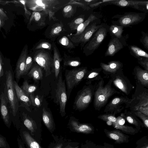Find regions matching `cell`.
Wrapping results in <instances>:
<instances>
[{"instance_id": "6da1fadb", "label": "cell", "mask_w": 148, "mask_h": 148, "mask_svg": "<svg viewBox=\"0 0 148 148\" xmlns=\"http://www.w3.org/2000/svg\"><path fill=\"white\" fill-rule=\"evenodd\" d=\"M69 0H25L27 7L34 11L42 12L48 16L49 21L58 20L55 14L60 9L68 5Z\"/></svg>"}, {"instance_id": "7a4b0ae2", "label": "cell", "mask_w": 148, "mask_h": 148, "mask_svg": "<svg viewBox=\"0 0 148 148\" xmlns=\"http://www.w3.org/2000/svg\"><path fill=\"white\" fill-rule=\"evenodd\" d=\"M5 74L4 89L8 99L11 114L15 116L20 107L14 85V73L11 66H4Z\"/></svg>"}, {"instance_id": "3957f363", "label": "cell", "mask_w": 148, "mask_h": 148, "mask_svg": "<svg viewBox=\"0 0 148 148\" xmlns=\"http://www.w3.org/2000/svg\"><path fill=\"white\" fill-rule=\"evenodd\" d=\"M112 83L110 79L107 84L104 86V81L102 79L95 86L94 105L96 110H100L101 108L106 105L109 99L114 94H120V92L112 87Z\"/></svg>"}, {"instance_id": "277c9868", "label": "cell", "mask_w": 148, "mask_h": 148, "mask_svg": "<svg viewBox=\"0 0 148 148\" xmlns=\"http://www.w3.org/2000/svg\"><path fill=\"white\" fill-rule=\"evenodd\" d=\"M136 86L131 101L125 107L131 111H137L141 107L148 106V89L137 82Z\"/></svg>"}, {"instance_id": "5b68a950", "label": "cell", "mask_w": 148, "mask_h": 148, "mask_svg": "<svg viewBox=\"0 0 148 148\" xmlns=\"http://www.w3.org/2000/svg\"><path fill=\"white\" fill-rule=\"evenodd\" d=\"M109 26L104 23L84 46L83 53L86 56L91 55L98 49L107 36Z\"/></svg>"}, {"instance_id": "8992f818", "label": "cell", "mask_w": 148, "mask_h": 148, "mask_svg": "<svg viewBox=\"0 0 148 148\" xmlns=\"http://www.w3.org/2000/svg\"><path fill=\"white\" fill-rule=\"evenodd\" d=\"M104 23H101L99 18L91 23L80 34L77 35L71 34L68 35L67 36L73 42L80 43L82 47H84Z\"/></svg>"}, {"instance_id": "52a82bcc", "label": "cell", "mask_w": 148, "mask_h": 148, "mask_svg": "<svg viewBox=\"0 0 148 148\" xmlns=\"http://www.w3.org/2000/svg\"><path fill=\"white\" fill-rule=\"evenodd\" d=\"M146 16L145 12H125L122 15H117L113 17L118 19L112 22L113 25L126 27L139 23L143 21Z\"/></svg>"}, {"instance_id": "ba28073f", "label": "cell", "mask_w": 148, "mask_h": 148, "mask_svg": "<svg viewBox=\"0 0 148 148\" xmlns=\"http://www.w3.org/2000/svg\"><path fill=\"white\" fill-rule=\"evenodd\" d=\"M33 58L38 65L43 69L46 77L51 74V70H53V59L48 52L43 49L38 50L35 52Z\"/></svg>"}, {"instance_id": "9c48e42d", "label": "cell", "mask_w": 148, "mask_h": 148, "mask_svg": "<svg viewBox=\"0 0 148 148\" xmlns=\"http://www.w3.org/2000/svg\"><path fill=\"white\" fill-rule=\"evenodd\" d=\"M5 75L0 85V111L2 118L9 128L11 125V114L8 101L4 89Z\"/></svg>"}, {"instance_id": "30bf717a", "label": "cell", "mask_w": 148, "mask_h": 148, "mask_svg": "<svg viewBox=\"0 0 148 148\" xmlns=\"http://www.w3.org/2000/svg\"><path fill=\"white\" fill-rule=\"evenodd\" d=\"M110 75L112 82L116 87L127 95L130 93L134 86L123 74V69Z\"/></svg>"}, {"instance_id": "8fae6325", "label": "cell", "mask_w": 148, "mask_h": 148, "mask_svg": "<svg viewBox=\"0 0 148 148\" xmlns=\"http://www.w3.org/2000/svg\"><path fill=\"white\" fill-rule=\"evenodd\" d=\"M131 100V98L123 96L115 97L107 105L104 112L114 115L120 112L124 109V106H126Z\"/></svg>"}, {"instance_id": "7c38bea8", "label": "cell", "mask_w": 148, "mask_h": 148, "mask_svg": "<svg viewBox=\"0 0 148 148\" xmlns=\"http://www.w3.org/2000/svg\"><path fill=\"white\" fill-rule=\"evenodd\" d=\"M86 67L70 70L65 75L68 90L72 89L82 79L87 72Z\"/></svg>"}, {"instance_id": "4fadbf2b", "label": "cell", "mask_w": 148, "mask_h": 148, "mask_svg": "<svg viewBox=\"0 0 148 148\" xmlns=\"http://www.w3.org/2000/svg\"><path fill=\"white\" fill-rule=\"evenodd\" d=\"M56 96L57 101L60 105V112L63 116L65 114V107L67 101L66 89L64 81L60 75L57 83L56 90Z\"/></svg>"}, {"instance_id": "5bb4252c", "label": "cell", "mask_w": 148, "mask_h": 148, "mask_svg": "<svg viewBox=\"0 0 148 148\" xmlns=\"http://www.w3.org/2000/svg\"><path fill=\"white\" fill-rule=\"evenodd\" d=\"M95 87V86L87 87L81 92L76 101L77 108L83 109L88 105L94 95Z\"/></svg>"}, {"instance_id": "9a60e30c", "label": "cell", "mask_w": 148, "mask_h": 148, "mask_svg": "<svg viewBox=\"0 0 148 148\" xmlns=\"http://www.w3.org/2000/svg\"><path fill=\"white\" fill-rule=\"evenodd\" d=\"M126 45L127 44L124 37L120 39L111 37L105 53V56H113Z\"/></svg>"}, {"instance_id": "2e32d148", "label": "cell", "mask_w": 148, "mask_h": 148, "mask_svg": "<svg viewBox=\"0 0 148 148\" xmlns=\"http://www.w3.org/2000/svg\"><path fill=\"white\" fill-rule=\"evenodd\" d=\"M102 5H114L121 7H130L136 10L142 11L140 6H145L148 10V1L132 0H112Z\"/></svg>"}, {"instance_id": "e0dca14e", "label": "cell", "mask_w": 148, "mask_h": 148, "mask_svg": "<svg viewBox=\"0 0 148 148\" xmlns=\"http://www.w3.org/2000/svg\"><path fill=\"white\" fill-rule=\"evenodd\" d=\"M68 126L71 132L86 134L94 133L95 129L92 125L88 123H81L75 120L71 121Z\"/></svg>"}, {"instance_id": "ac0fdd59", "label": "cell", "mask_w": 148, "mask_h": 148, "mask_svg": "<svg viewBox=\"0 0 148 148\" xmlns=\"http://www.w3.org/2000/svg\"><path fill=\"white\" fill-rule=\"evenodd\" d=\"M27 51L28 46L26 45L23 48L16 64L14 76L16 79V82L18 84L21 77L23 75Z\"/></svg>"}, {"instance_id": "d6986e66", "label": "cell", "mask_w": 148, "mask_h": 148, "mask_svg": "<svg viewBox=\"0 0 148 148\" xmlns=\"http://www.w3.org/2000/svg\"><path fill=\"white\" fill-rule=\"evenodd\" d=\"M104 131L107 136L114 140L115 144H121L127 143L129 141V136L120 130H109L105 129Z\"/></svg>"}, {"instance_id": "ffe728a7", "label": "cell", "mask_w": 148, "mask_h": 148, "mask_svg": "<svg viewBox=\"0 0 148 148\" xmlns=\"http://www.w3.org/2000/svg\"><path fill=\"white\" fill-rule=\"evenodd\" d=\"M100 65L104 73L110 75L116 73L123 67V63L118 61H111L108 64L101 62Z\"/></svg>"}, {"instance_id": "44dd1931", "label": "cell", "mask_w": 148, "mask_h": 148, "mask_svg": "<svg viewBox=\"0 0 148 148\" xmlns=\"http://www.w3.org/2000/svg\"><path fill=\"white\" fill-rule=\"evenodd\" d=\"M134 73L136 82L148 88V71L137 66L134 68Z\"/></svg>"}, {"instance_id": "7402d4cb", "label": "cell", "mask_w": 148, "mask_h": 148, "mask_svg": "<svg viewBox=\"0 0 148 148\" xmlns=\"http://www.w3.org/2000/svg\"><path fill=\"white\" fill-rule=\"evenodd\" d=\"M14 85L17 97L21 105L29 106L31 103L29 95L23 90L16 81L14 80Z\"/></svg>"}, {"instance_id": "603a6c76", "label": "cell", "mask_w": 148, "mask_h": 148, "mask_svg": "<svg viewBox=\"0 0 148 148\" xmlns=\"http://www.w3.org/2000/svg\"><path fill=\"white\" fill-rule=\"evenodd\" d=\"M121 116L125 118L130 123L134 125L136 128L139 131L141 127H144L143 123L134 114L132 111H127L126 110Z\"/></svg>"}, {"instance_id": "cb8c5ba5", "label": "cell", "mask_w": 148, "mask_h": 148, "mask_svg": "<svg viewBox=\"0 0 148 148\" xmlns=\"http://www.w3.org/2000/svg\"><path fill=\"white\" fill-rule=\"evenodd\" d=\"M23 143L27 148H42L39 143L33 137L29 132L26 130H23L22 132Z\"/></svg>"}, {"instance_id": "d4e9b609", "label": "cell", "mask_w": 148, "mask_h": 148, "mask_svg": "<svg viewBox=\"0 0 148 148\" xmlns=\"http://www.w3.org/2000/svg\"><path fill=\"white\" fill-rule=\"evenodd\" d=\"M42 119L47 128L51 133H52L56 129L55 124L52 115L45 108L42 109Z\"/></svg>"}, {"instance_id": "484cf974", "label": "cell", "mask_w": 148, "mask_h": 148, "mask_svg": "<svg viewBox=\"0 0 148 148\" xmlns=\"http://www.w3.org/2000/svg\"><path fill=\"white\" fill-rule=\"evenodd\" d=\"M53 53V68L55 75L57 78L60 72V63L61 61L59 51L55 43L53 42L52 44Z\"/></svg>"}, {"instance_id": "4316f807", "label": "cell", "mask_w": 148, "mask_h": 148, "mask_svg": "<svg viewBox=\"0 0 148 148\" xmlns=\"http://www.w3.org/2000/svg\"><path fill=\"white\" fill-rule=\"evenodd\" d=\"M54 140L51 143L47 148H64L71 140L66 139L63 137H59L52 135Z\"/></svg>"}, {"instance_id": "83f0119b", "label": "cell", "mask_w": 148, "mask_h": 148, "mask_svg": "<svg viewBox=\"0 0 148 148\" xmlns=\"http://www.w3.org/2000/svg\"><path fill=\"white\" fill-rule=\"evenodd\" d=\"M43 73L42 68L39 66L36 65L32 68L27 74V75L34 80L37 81L42 79Z\"/></svg>"}, {"instance_id": "f1b7e54d", "label": "cell", "mask_w": 148, "mask_h": 148, "mask_svg": "<svg viewBox=\"0 0 148 148\" xmlns=\"http://www.w3.org/2000/svg\"><path fill=\"white\" fill-rule=\"evenodd\" d=\"M112 125L115 128L126 134L134 135L139 132L136 128L132 126L124 125V124H119L115 122L112 123Z\"/></svg>"}, {"instance_id": "f546056e", "label": "cell", "mask_w": 148, "mask_h": 148, "mask_svg": "<svg viewBox=\"0 0 148 148\" xmlns=\"http://www.w3.org/2000/svg\"><path fill=\"white\" fill-rule=\"evenodd\" d=\"M130 54L137 59L141 57L148 58V54L144 51L135 45L128 46Z\"/></svg>"}, {"instance_id": "4dcf8cb0", "label": "cell", "mask_w": 148, "mask_h": 148, "mask_svg": "<svg viewBox=\"0 0 148 148\" xmlns=\"http://www.w3.org/2000/svg\"><path fill=\"white\" fill-rule=\"evenodd\" d=\"M45 15H46L42 12L34 11L30 17L29 23L34 21L39 26L45 25Z\"/></svg>"}, {"instance_id": "1f68e13d", "label": "cell", "mask_w": 148, "mask_h": 148, "mask_svg": "<svg viewBox=\"0 0 148 148\" xmlns=\"http://www.w3.org/2000/svg\"><path fill=\"white\" fill-rule=\"evenodd\" d=\"M98 19L99 18L93 14H91L86 21L78 27L76 29V32L73 35H77L80 34L91 23Z\"/></svg>"}, {"instance_id": "d6a6232c", "label": "cell", "mask_w": 148, "mask_h": 148, "mask_svg": "<svg viewBox=\"0 0 148 148\" xmlns=\"http://www.w3.org/2000/svg\"><path fill=\"white\" fill-rule=\"evenodd\" d=\"M123 28L122 26L112 24L109 26L108 32L111 37L120 39L123 37L122 36Z\"/></svg>"}, {"instance_id": "836d02e7", "label": "cell", "mask_w": 148, "mask_h": 148, "mask_svg": "<svg viewBox=\"0 0 148 148\" xmlns=\"http://www.w3.org/2000/svg\"><path fill=\"white\" fill-rule=\"evenodd\" d=\"M63 24L62 22L57 23L52 27L50 32V37H54L59 35L64 30Z\"/></svg>"}, {"instance_id": "e575fe53", "label": "cell", "mask_w": 148, "mask_h": 148, "mask_svg": "<svg viewBox=\"0 0 148 148\" xmlns=\"http://www.w3.org/2000/svg\"><path fill=\"white\" fill-rule=\"evenodd\" d=\"M102 70L101 67L92 69L89 73L87 78L90 81L101 79H102L100 74Z\"/></svg>"}, {"instance_id": "d590c367", "label": "cell", "mask_w": 148, "mask_h": 148, "mask_svg": "<svg viewBox=\"0 0 148 148\" xmlns=\"http://www.w3.org/2000/svg\"><path fill=\"white\" fill-rule=\"evenodd\" d=\"M84 15H81L68 23V25L71 30H76L78 27L84 21Z\"/></svg>"}, {"instance_id": "8d00e7d4", "label": "cell", "mask_w": 148, "mask_h": 148, "mask_svg": "<svg viewBox=\"0 0 148 148\" xmlns=\"http://www.w3.org/2000/svg\"><path fill=\"white\" fill-rule=\"evenodd\" d=\"M21 88L25 92L29 95L32 93L37 88L36 86L29 84L27 80L23 82Z\"/></svg>"}, {"instance_id": "74e56055", "label": "cell", "mask_w": 148, "mask_h": 148, "mask_svg": "<svg viewBox=\"0 0 148 148\" xmlns=\"http://www.w3.org/2000/svg\"><path fill=\"white\" fill-rule=\"evenodd\" d=\"M63 16L69 18L73 16L75 12L73 5H68L64 7L62 10Z\"/></svg>"}, {"instance_id": "f35d334b", "label": "cell", "mask_w": 148, "mask_h": 148, "mask_svg": "<svg viewBox=\"0 0 148 148\" xmlns=\"http://www.w3.org/2000/svg\"><path fill=\"white\" fill-rule=\"evenodd\" d=\"M59 43L66 48L72 49L75 48L74 45L66 36H64L59 40Z\"/></svg>"}, {"instance_id": "ab89813d", "label": "cell", "mask_w": 148, "mask_h": 148, "mask_svg": "<svg viewBox=\"0 0 148 148\" xmlns=\"http://www.w3.org/2000/svg\"><path fill=\"white\" fill-rule=\"evenodd\" d=\"M98 118L106 121V123L115 122L116 120L114 115L109 113L100 115L98 116Z\"/></svg>"}, {"instance_id": "60d3db41", "label": "cell", "mask_w": 148, "mask_h": 148, "mask_svg": "<svg viewBox=\"0 0 148 148\" xmlns=\"http://www.w3.org/2000/svg\"><path fill=\"white\" fill-rule=\"evenodd\" d=\"M135 148H148V136H144L138 140Z\"/></svg>"}, {"instance_id": "b9f144b4", "label": "cell", "mask_w": 148, "mask_h": 148, "mask_svg": "<svg viewBox=\"0 0 148 148\" xmlns=\"http://www.w3.org/2000/svg\"><path fill=\"white\" fill-rule=\"evenodd\" d=\"M132 111L136 116L139 117L142 120L144 127L148 129V116L138 111Z\"/></svg>"}, {"instance_id": "7bdbcfd3", "label": "cell", "mask_w": 148, "mask_h": 148, "mask_svg": "<svg viewBox=\"0 0 148 148\" xmlns=\"http://www.w3.org/2000/svg\"><path fill=\"white\" fill-rule=\"evenodd\" d=\"M68 5H76L78 7H80L85 10H88L90 9L89 6L87 5L83 2H80L79 0H69Z\"/></svg>"}, {"instance_id": "ee69618b", "label": "cell", "mask_w": 148, "mask_h": 148, "mask_svg": "<svg viewBox=\"0 0 148 148\" xmlns=\"http://www.w3.org/2000/svg\"><path fill=\"white\" fill-rule=\"evenodd\" d=\"M31 104L34 106L38 107L41 105V100L38 95L34 96L32 93L30 95Z\"/></svg>"}, {"instance_id": "f6af8a7d", "label": "cell", "mask_w": 148, "mask_h": 148, "mask_svg": "<svg viewBox=\"0 0 148 148\" xmlns=\"http://www.w3.org/2000/svg\"><path fill=\"white\" fill-rule=\"evenodd\" d=\"M142 34L140 39V41L144 47L147 50H148V34L144 31L141 32Z\"/></svg>"}, {"instance_id": "bcb514c9", "label": "cell", "mask_w": 148, "mask_h": 148, "mask_svg": "<svg viewBox=\"0 0 148 148\" xmlns=\"http://www.w3.org/2000/svg\"><path fill=\"white\" fill-rule=\"evenodd\" d=\"M32 57L30 56L27 57L23 75H26L28 73L29 70L32 66Z\"/></svg>"}, {"instance_id": "7dc6e473", "label": "cell", "mask_w": 148, "mask_h": 148, "mask_svg": "<svg viewBox=\"0 0 148 148\" xmlns=\"http://www.w3.org/2000/svg\"><path fill=\"white\" fill-rule=\"evenodd\" d=\"M80 148H103V146L97 145L91 141L87 140L85 143L81 144Z\"/></svg>"}, {"instance_id": "c3c4849f", "label": "cell", "mask_w": 148, "mask_h": 148, "mask_svg": "<svg viewBox=\"0 0 148 148\" xmlns=\"http://www.w3.org/2000/svg\"><path fill=\"white\" fill-rule=\"evenodd\" d=\"M52 47V45L48 42H42L38 44L35 48L36 50L46 49L50 50Z\"/></svg>"}, {"instance_id": "681fc988", "label": "cell", "mask_w": 148, "mask_h": 148, "mask_svg": "<svg viewBox=\"0 0 148 148\" xmlns=\"http://www.w3.org/2000/svg\"><path fill=\"white\" fill-rule=\"evenodd\" d=\"M81 64V62L79 61L74 60H65L64 63V65L73 67L78 66Z\"/></svg>"}, {"instance_id": "f907efd6", "label": "cell", "mask_w": 148, "mask_h": 148, "mask_svg": "<svg viewBox=\"0 0 148 148\" xmlns=\"http://www.w3.org/2000/svg\"><path fill=\"white\" fill-rule=\"evenodd\" d=\"M138 62L145 69L148 71V58L141 57L137 59Z\"/></svg>"}, {"instance_id": "816d5d0a", "label": "cell", "mask_w": 148, "mask_h": 148, "mask_svg": "<svg viewBox=\"0 0 148 148\" xmlns=\"http://www.w3.org/2000/svg\"><path fill=\"white\" fill-rule=\"evenodd\" d=\"M0 148H11L5 137L0 134Z\"/></svg>"}, {"instance_id": "f5cc1de1", "label": "cell", "mask_w": 148, "mask_h": 148, "mask_svg": "<svg viewBox=\"0 0 148 148\" xmlns=\"http://www.w3.org/2000/svg\"><path fill=\"white\" fill-rule=\"evenodd\" d=\"M4 75V63L1 55L0 52V85Z\"/></svg>"}, {"instance_id": "db71d44e", "label": "cell", "mask_w": 148, "mask_h": 148, "mask_svg": "<svg viewBox=\"0 0 148 148\" xmlns=\"http://www.w3.org/2000/svg\"><path fill=\"white\" fill-rule=\"evenodd\" d=\"M7 18L6 14L2 9L0 8V28L4 24L5 21Z\"/></svg>"}, {"instance_id": "11a10c76", "label": "cell", "mask_w": 148, "mask_h": 148, "mask_svg": "<svg viewBox=\"0 0 148 148\" xmlns=\"http://www.w3.org/2000/svg\"><path fill=\"white\" fill-rule=\"evenodd\" d=\"M79 144L78 143L71 141L64 148H80Z\"/></svg>"}, {"instance_id": "9f6ffc18", "label": "cell", "mask_w": 148, "mask_h": 148, "mask_svg": "<svg viewBox=\"0 0 148 148\" xmlns=\"http://www.w3.org/2000/svg\"><path fill=\"white\" fill-rule=\"evenodd\" d=\"M112 0H99L98 2L90 5L89 6L90 8H94L96 7L99 5L102 4H103L104 3H106L108 2H109L111 1Z\"/></svg>"}, {"instance_id": "6f0895ef", "label": "cell", "mask_w": 148, "mask_h": 148, "mask_svg": "<svg viewBox=\"0 0 148 148\" xmlns=\"http://www.w3.org/2000/svg\"><path fill=\"white\" fill-rule=\"evenodd\" d=\"M137 111H138L141 113L148 116V106H142L138 108Z\"/></svg>"}, {"instance_id": "680465c9", "label": "cell", "mask_w": 148, "mask_h": 148, "mask_svg": "<svg viewBox=\"0 0 148 148\" xmlns=\"http://www.w3.org/2000/svg\"><path fill=\"white\" fill-rule=\"evenodd\" d=\"M99 1L98 0H84L82 1L84 2L83 3L89 6L90 4L94 3Z\"/></svg>"}, {"instance_id": "91938a15", "label": "cell", "mask_w": 148, "mask_h": 148, "mask_svg": "<svg viewBox=\"0 0 148 148\" xmlns=\"http://www.w3.org/2000/svg\"><path fill=\"white\" fill-rule=\"evenodd\" d=\"M18 148H25L24 143L20 138L17 139Z\"/></svg>"}, {"instance_id": "94428289", "label": "cell", "mask_w": 148, "mask_h": 148, "mask_svg": "<svg viewBox=\"0 0 148 148\" xmlns=\"http://www.w3.org/2000/svg\"><path fill=\"white\" fill-rule=\"evenodd\" d=\"M104 146H103L104 148H114L113 145L107 143H104Z\"/></svg>"}]
</instances>
